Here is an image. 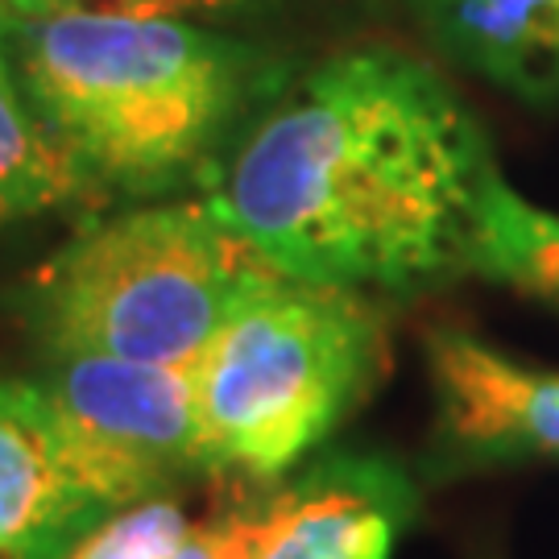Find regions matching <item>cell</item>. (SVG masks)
<instances>
[{"label":"cell","mask_w":559,"mask_h":559,"mask_svg":"<svg viewBox=\"0 0 559 559\" xmlns=\"http://www.w3.org/2000/svg\"><path fill=\"white\" fill-rule=\"evenodd\" d=\"M501 170L436 67L360 46L286 75L203 187L282 274L360 295H423L477 274Z\"/></svg>","instance_id":"1"},{"label":"cell","mask_w":559,"mask_h":559,"mask_svg":"<svg viewBox=\"0 0 559 559\" xmlns=\"http://www.w3.org/2000/svg\"><path fill=\"white\" fill-rule=\"evenodd\" d=\"M0 41L80 203L207 187L290 75L265 50L179 17L0 13Z\"/></svg>","instance_id":"2"},{"label":"cell","mask_w":559,"mask_h":559,"mask_svg":"<svg viewBox=\"0 0 559 559\" xmlns=\"http://www.w3.org/2000/svg\"><path fill=\"white\" fill-rule=\"evenodd\" d=\"M274 270L207 200L138 203L87 216L4 302L46 360L195 365Z\"/></svg>","instance_id":"3"},{"label":"cell","mask_w":559,"mask_h":559,"mask_svg":"<svg viewBox=\"0 0 559 559\" xmlns=\"http://www.w3.org/2000/svg\"><path fill=\"white\" fill-rule=\"evenodd\" d=\"M385 365L373 295L274 270L195 360L200 473L282 480L378 390Z\"/></svg>","instance_id":"4"},{"label":"cell","mask_w":559,"mask_h":559,"mask_svg":"<svg viewBox=\"0 0 559 559\" xmlns=\"http://www.w3.org/2000/svg\"><path fill=\"white\" fill-rule=\"evenodd\" d=\"M38 385L112 510L162 498L200 473L195 365L59 357L46 360Z\"/></svg>","instance_id":"5"},{"label":"cell","mask_w":559,"mask_h":559,"mask_svg":"<svg viewBox=\"0 0 559 559\" xmlns=\"http://www.w3.org/2000/svg\"><path fill=\"white\" fill-rule=\"evenodd\" d=\"M423 353L436 394L431 477L559 460V369L506 357L460 328L427 332Z\"/></svg>","instance_id":"6"},{"label":"cell","mask_w":559,"mask_h":559,"mask_svg":"<svg viewBox=\"0 0 559 559\" xmlns=\"http://www.w3.org/2000/svg\"><path fill=\"white\" fill-rule=\"evenodd\" d=\"M415 514L419 489L399 460L336 452L253 506L249 559H390Z\"/></svg>","instance_id":"7"},{"label":"cell","mask_w":559,"mask_h":559,"mask_svg":"<svg viewBox=\"0 0 559 559\" xmlns=\"http://www.w3.org/2000/svg\"><path fill=\"white\" fill-rule=\"evenodd\" d=\"M112 514L46 390L0 373V551L67 559Z\"/></svg>","instance_id":"8"},{"label":"cell","mask_w":559,"mask_h":559,"mask_svg":"<svg viewBox=\"0 0 559 559\" xmlns=\"http://www.w3.org/2000/svg\"><path fill=\"white\" fill-rule=\"evenodd\" d=\"M431 38L526 104L559 100V0H415Z\"/></svg>","instance_id":"9"},{"label":"cell","mask_w":559,"mask_h":559,"mask_svg":"<svg viewBox=\"0 0 559 559\" xmlns=\"http://www.w3.org/2000/svg\"><path fill=\"white\" fill-rule=\"evenodd\" d=\"M62 203H80L75 179L50 150L0 41V233Z\"/></svg>","instance_id":"10"},{"label":"cell","mask_w":559,"mask_h":559,"mask_svg":"<svg viewBox=\"0 0 559 559\" xmlns=\"http://www.w3.org/2000/svg\"><path fill=\"white\" fill-rule=\"evenodd\" d=\"M477 274L559 307V216L501 179L480 228Z\"/></svg>","instance_id":"11"},{"label":"cell","mask_w":559,"mask_h":559,"mask_svg":"<svg viewBox=\"0 0 559 559\" xmlns=\"http://www.w3.org/2000/svg\"><path fill=\"white\" fill-rule=\"evenodd\" d=\"M187 531L191 526L182 519V506L162 493L104 519L67 551V559H170Z\"/></svg>","instance_id":"12"},{"label":"cell","mask_w":559,"mask_h":559,"mask_svg":"<svg viewBox=\"0 0 559 559\" xmlns=\"http://www.w3.org/2000/svg\"><path fill=\"white\" fill-rule=\"evenodd\" d=\"M265 0H0V13H50V9H83V13H129V17H224Z\"/></svg>","instance_id":"13"},{"label":"cell","mask_w":559,"mask_h":559,"mask_svg":"<svg viewBox=\"0 0 559 559\" xmlns=\"http://www.w3.org/2000/svg\"><path fill=\"white\" fill-rule=\"evenodd\" d=\"M253 551V506L191 526L170 559H249Z\"/></svg>","instance_id":"14"}]
</instances>
